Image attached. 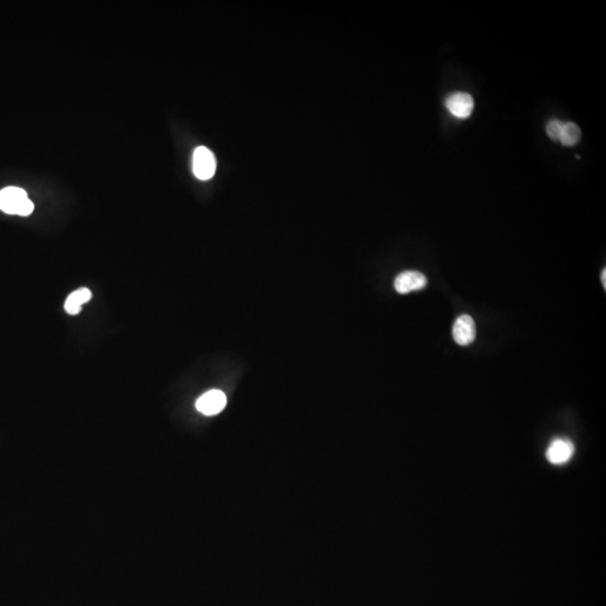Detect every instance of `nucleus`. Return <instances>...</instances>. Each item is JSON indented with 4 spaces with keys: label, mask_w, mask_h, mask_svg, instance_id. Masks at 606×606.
Segmentation results:
<instances>
[{
    "label": "nucleus",
    "mask_w": 606,
    "mask_h": 606,
    "mask_svg": "<svg viewBox=\"0 0 606 606\" xmlns=\"http://www.w3.org/2000/svg\"><path fill=\"white\" fill-rule=\"evenodd\" d=\"M226 404H227V397L224 392L211 390L198 399L196 408L202 415H215L222 412Z\"/></svg>",
    "instance_id": "nucleus-4"
},
{
    "label": "nucleus",
    "mask_w": 606,
    "mask_h": 606,
    "mask_svg": "<svg viewBox=\"0 0 606 606\" xmlns=\"http://www.w3.org/2000/svg\"><path fill=\"white\" fill-rule=\"evenodd\" d=\"M563 125H564V123L558 121V119H552V121H548V124L545 126V133L550 137V140L559 142Z\"/></svg>",
    "instance_id": "nucleus-10"
},
{
    "label": "nucleus",
    "mask_w": 606,
    "mask_h": 606,
    "mask_svg": "<svg viewBox=\"0 0 606 606\" xmlns=\"http://www.w3.org/2000/svg\"><path fill=\"white\" fill-rule=\"evenodd\" d=\"M452 336L458 345L467 346L473 343L476 338V324L474 319L468 315H463L454 322Z\"/></svg>",
    "instance_id": "nucleus-7"
},
{
    "label": "nucleus",
    "mask_w": 606,
    "mask_h": 606,
    "mask_svg": "<svg viewBox=\"0 0 606 606\" xmlns=\"http://www.w3.org/2000/svg\"><path fill=\"white\" fill-rule=\"evenodd\" d=\"M0 210L8 215L30 216L34 210V203L28 199V194L17 187H8L0 191Z\"/></svg>",
    "instance_id": "nucleus-1"
},
{
    "label": "nucleus",
    "mask_w": 606,
    "mask_h": 606,
    "mask_svg": "<svg viewBox=\"0 0 606 606\" xmlns=\"http://www.w3.org/2000/svg\"><path fill=\"white\" fill-rule=\"evenodd\" d=\"M575 452V446L570 440L557 438L549 445L545 456L552 465H564L572 459Z\"/></svg>",
    "instance_id": "nucleus-3"
},
{
    "label": "nucleus",
    "mask_w": 606,
    "mask_h": 606,
    "mask_svg": "<svg viewBox=\"0 0 606 606\" xmlns=\"http://www.w3.org/2000/svg\"><path fill=\"white\" fill-rule=\"evenodd\" d=\"M581 138H582V131H581L578 125H576L575 123H564L561 137H559V142L563 145L572 147V146L578 144Z\"/></svg>",
    "instance_id": "nucleus-9"
},
{
    "label": "nucleus",
    "mask_w": 606,
    "mask_h": 606,
    "mask_svg": "<svg viewBox=\"0 0 606 606\" xmlns=\"http://www.w3.org/2000/svg\"><path fill=\"white\" fill-rule=\"evenodd\" d=\"M600 280H602V283H603L604 289H606V270L604 269L602 271V274H600Z\"/></svg>",
    "instance_id": "nucleus-11"
},
{
    "label": "nucleus",
    "mask_w": 606,
    "mask_h": 606,
    "mask_svg": "<svg viewBox=\"0 0 606 606\" xmlns=\"http://www.w3.org/2000/svg\"><path fill=\"white\" fill-rule=\"evenodd\" d=\"M91 295L92 294L89 289L81 288L76 290L67 297L65 304H64V309L69 315H78L81 311L82 304L88 302L91 299Z\"/></svg>",
    "instance_id": "nucleus-8"
},
{
    "label": "nucleus",
    "mask_w": 606,
    "mask_h": 606,
    "mask_svg": "<svg viewBox=\"0 0 606 606\" xmlns=\"http://www.w3.org/2000/svg\"><path fill=\"white\" fill-rule=\"evenodd\" d=\"M448 112L457 118H468L474 109V99L466 92H454L446 99Z\"/></svg>",
    "instance_id": "nucleus-5"
},
{
    "label": "nucleus",
    "mask_w": 606,
    "mask_h": 606,
    "mask_svg": "<svg viewBox=\"0 0 606 606\" xmlns=\"http://www.w3.org/2000/svg\"><path fill=\"white\" fill-rule=\"evenodd\" d=\"M427 285V278L422 273L417 271H406L397 275L394 281V288L400 294L419 291Z\"/></svg>",
    "instance_id": "nucleus-6"
},
{
    "label": "nucleus",
    "mask_w": 606,
    "mask_h": 606,
    "mask_svg": "<svg viewBox=\"0 0 606 606\" xmlns=\"http://www.w3.org/2000/svg\"><path fill=\"white\" fill-rule=\"evenodd\" d=\"M217 162L215 155L205 146L196 149L192 158V170L198 179L209 180L215 176Z\"/></svg>",
    "instance_id": "nucleus-2"
}]
</instances>
